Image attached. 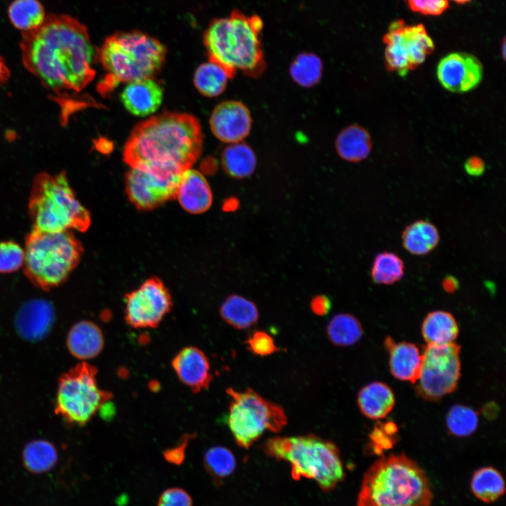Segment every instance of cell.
Masks as SVG:
<instances>
[{
  "label": "cell",
  "instance_id": "1",
  "mask_svg": "<svg viewBox=\"0 0 506 506\" xmlns=\"http://www.w3.org/2000/svg\"><path fill=\"white\" fill-rule=\"evenodd\" d=\"M22 63L63 106L93 79L95 50L88 30L67 15L46 16L37 28L23 32Z\"/></svg>",
  "mask_w": 506,
  "mask_h": 506
},
{
  "label": "cell",
  "instance_id": "2",
  "mask_svg": "<svg viewBox=\"0 0 506 506\" xmlns=\"http://www.w3.org/2000/svg\"><path fill=\"white\" fill-rule=\"evenodd\" d=\"M202 145L201 126L194 116L167 112L135 126L123 158L130 168L179 181L200 157Z\"/></svg>",
  "mask_w": 506,
  "mask_h": 506
},
{
  "label": "cell",
  "instance_id": "3",
  "mask_svg": "<svg viewBox=\"0 0 506 506\" xmlns=\"http://www.w3.org/2000/svg\"><path fill=\"white\" fill-rule=\"evenodd\" d=\"M432 498L422 468L403 453L390 454L364 474L357 506H431Z\"/></svg>",
  "mask_w": 506,
  "mask_h": 506
},
{
  "label": "cell",
  "instance_id": "4",
  "mask_svg": "<svg viewBox=\"0 0 506 506\" xmlns=\"http://www.w3.org/2000/svg\"><path fill=\"white\" fill-rule=\"evenodd\" d=\"M262 27L258 16H247L238 11L213 20L203 36L209 60L219 64L233 76L237 71H259L264 62Z\"/></svg>",
  "mask_w": 506,
  "mask_h": 506
},
{
  "label": "cell",
  "instance_id": "5",
  "mask_svg": "<svg viewBox=\"0 0 506 506\" xmlns=\"http://www.w3.org/2000/svg\"><path fill=\"white\" fill-rule=\"evenodd\" d=\"M28 212L32 229L42 232H84L91 223L89 211L77 200L64 171L34 177Z\"/></svg>",
  "mask_w": 506,
  "mask_h": 506
},
{
  "label": "cell",
  "instance_id": "6",
  "mask_svg": "<svg viewBox=\"0 0 506 506\" xmlns=\"http://www.w3.org/2000/svg\"><path fill=\"white\" fill-rule=\"evenodd\" d=\"M96 56L107 72L105 84L113 87L152 78L164 63L167 49L156 38L134 30L107 37Z\"/></svg>",
  "mask_w": 506,
  "mask_h": 506
},
{
  "label": "cell",
  "instance_id": "7",
  "mask_svg": "<svg viewBox=\"0 0 506 506\" xmlns=\"http://www.w3.org/2000/svg\"><path fill=\"white\" fill-rule=\"evenodd\" d=\"M264 451L289 462L294 479H313L325 491L335 488L345 476L336 445L314 435L271 438L265 443Z\"/></svg>",
  "mask_w": 506,
  "mask_h": 506
},
{
  "label": "cell",
  "instance_id": "8",
  "mask_svg": "<svg viewBox=\"0 0 506 506\" xmlns=\"http://www.w3.org/2000/svg\"><path fill=\"white\" fill-rule=\"evenodd\" d=\"M81 242L70 231L32 229L25 238L24 273L36 287L49 290L63 283L79 262Z\"/></svg>",
  "mask_w": 506,
  "mask_h": 506
},
{
  "label": "cell",
  "instance_id": "9",
  "mask_svg": "<svg viewBox=\"0 0 506 506\" xmlns=\"http://www.w3.org/2000/svg\"><path fill=\"white\" fill-rule=\"evenodd\" d=\"M231 398L228 425L238 446H252L266 431L279 432L287 424L284 410L251 389L243 391L226 389Z\"/></svg>",
  "mask_w": 506,
  "mask_h": 506
},
{
  "label": "cell",
  "instance_id": "10",
  "mask_svg": "<svg viewBox=\"0 0 506 506\" xmlns=\"http://www.w3.org/2000/svg\"><path fill=\"white\" fill-rule=\"evenodd\" d=\"M97 372L95 366L82 361L60 376L55 412L68 423L86 424L112 398L98 387Z\"/></svg>",
  "mask_w": 506,
  "mask_h": 506
},
{
  "label": "cell",
  "instance_id": "11",
  "mask_svg": "<svg viewBox=\"0 0 506 506\" xmlns=\"http://www.w3.org/2000/svg\"><path fill=\"white\" fill-rule=\"evenodd\" d=\"M383 42L387 70L401 77L419 67L434 50V43L422 24L408 25L403 20L390 24Z\"/></svg>",
  "mask_w": 506,
  "mask_h": 506
},
{
  "label": "cell",
  "instance_id": "12",
  "mask_svg": "<svg viewBox=\"0 0 506 506\" xmlns=\"http://www.w3.org/2000/svg\"><path fill=\"white\" fill-rule=\"evenodd\" d=\"M460 351L454 342L427 344L416 385L423 398L437 401L455 389L460 377Z\"/></svg>",
  "mask_w": 506,
  "mask_h": 506
},
{
  "label": "cell",
  "instance_id": "13",
  "mask_svg": "<svg viewBox=\"0 0 506 506\" xmlns=\"http://www.w3.org/2000/svg\"><path fill=\"white\" fill-rule=\"evenodd\" d=\"M125 301V320L134 328L157 327L172 306L167 288L157 278L145 280Z\"/></svg>",
  "mask_w": 506,
  "mask_h": 506
},
{
  "label": "cell",
  "instance_id": "14",
  "mask_svg": "<svg viewBox=\"0 0 506 506\" xmlns=\"http://www.w3.org/2000/svg\"><path fill=\"white\" fill-rule=\"evenodd\" d=\"M179 181L161 179L130 168L126 174V191L129 200L140 209H152L176 197Z\"/></svg>",
  "mask_w": 506,
  "mask_h": 506
},
{
  "label": "cell",
  "instance_id": "15",
  "mask_svg": "<svg viewBox=\"0 0 506 506\" xmlns=\"http://www.w3.org/2000/svg\"><path fill=\"white\" fill-rule=\"evenodd\" d=\"M436 75L440 84L453 93H465L475 89L483 78V65L474 55L455 52L441 58Z\"/></svg>",
  "mask_w": 506,
  "mask_h": 506
},
{
  "label": "cell",
  "instance_id": "16",
  "mask_svg": "<svg viewBox=\"0 0 506 506\" xmlns=\"http://www.w3.org/2000/svg\"><path fill=\"white\" fill-rule=\"evenodd\" d=\"M252 123L249 109L237 100L219 103L209 119L213 134L219 141L228 144L243 141L250 132Z\"/></svg>",
  "mask_w": 506,
  "mask_h": 506
},
{
  "label": "cell",
  "instance_id": "17",
  "mask_svg": "<svg viewBox=\"0 0 506 506\" xmlns=\"http://www.w3.org/2000/svg\"><path fill=\"white\" fill-rule=\"evenodd\" d=\"M171 365L179 380L194 393L207 389L212 380L209 361L197 347L181 349L173 358Z\"/></svg>",
  "mask_w": 506,
  "mask_h": 506
},
{
  "label": "cell",
  "instance_id": "18",
  "mask_svg": "<svg viewBox=\"0 0 506 506\" xmlns=\"http://www.w3.org/2000/svg\"><path fill=\"white\" fill-rule=\"evenodd\" d=\"M55 319L53 305L43 299L24 303L17 311L15 326L18 333L29 341H38L50 331Z\"/></svg>",
  "mask_w": 506,
  "mask_h": 506
},
{
  "label": "cell",
  "instance_id": "19",
  "mask_svg": "<svg viewBox=\"0 0 506 506\" xmlns=\"http://www.w3.org/2000/svg\"><path fill=\"white\" fill-rule=\"evenodd\" d=\"M121 101L131 114L145 117L154 113L163 98L162 86L152 78L127 83L123 89Z\"/></svg>",
  "mask_w": 506,
  "mask_h": 506
},
{
  "label": "cell",
  "instance_id": "20",
  "mask_svg": "<svg viewBox=\"0 0 506 506\" xmlns=\"http://www.w3.org/2000/svg\"><path fill=\"white\" fill-rule=\"evenodd\" d=\"M176 197L181 206L191 214L203 213L212 203V193L207 179L191 168L182 174Z\"/></svg>",
  "mask_w": 506,
  "mask_h": 506
},
{
  "label": "cell",
  "instance_id": "21",
  "mask_svg": "<svg viewBox=\"0 0 506 506\" xmlns=\"http://www.w3.org/2000/svg\"><path fill=\"white\" fill-rule=\"evenodd\" d=\"M389 353V367L392 375L400 380L415 383L420 376L422 354L414 344L396 342L390 337L384 341Z\"/></svg>",
  "mask_w": 506,
  "mask_h": 506
},
{
  "label": "cell",
  "instance_id": "22",
  "mask_svg": "<svg viewBox=\"0 0 506 506\" xmlns=\"http://www.w3.org/2000/svg\"><path fill=\"white\" fill-rule=\"evenodd\" d=\"M104 337L100 328L92 321L76 323L69 330L67 346L70 353L80 360L97 356L104 347Z\"/></svg>",
  "mask_w": 506,
  "mask_h": 506
},
{
  "label": "cell",
  "instance_id": "23",
  "mask_svg": "<svg viewBox=\"0 0 506 506\" xmlns=\"http://www.w3.org/2000/svg\"><path fill=\"white\" fill-rule=\"evenodd\" d=\"M395 404L394 394L386 384L375 382L363 387L358 395V405L367 417L379 420L385 417Z\"/></svg>",
  "mask_w": 506,
  "mask_h": 506
},
{
  "label": "cell",
  "instance_id": "24",
  "mask_svg": "<svg viewBox=\"0 0 506 506\" xmlns=\"http://www.w3.org/2000/svg\"><path fill=\"white\" fill-rule=\"evenodd\" d=\"M335 148L343 160L358 162L368 157L372 149V140L368 131L358 124H351L342 130L337 136Z\"/></svg>",
  "mask_w": 506,
  "mask_h": 506
},
{
  "label": "cell",
  "instance_id": "25",
  "mask_svg": "<svg viewBox=\"0 0 506 506\" xmlns=\"http://www.w3.org/2000/svg\"><path fill=\"white\" fill-rule=\"evenodd\" d=\"M458 332L459 328L455 318L444 311L429 313L422 325V335L427 344L453 343Z\"/></svg>",
  "mask_w": 506,
  "mask_h": 506
},
{
  "label": "cell",
  "instance_id": "26",
  "mask_svg": "<svg viewBox=\"0 0 506 506\" xmlns=\"http://www.w3.org/2000/svg\"><path fill=\"white\" fill-rule=\"evenodd\" d=\"M223 170L231 177L242 179L251 176L257 167L252 148L243 141L229 144L221 154Z\"/></svg>",
  "mask_w": 506,
  "mask_h": 506
},
{
  "label": "cell",
  "instance_id": "27",
  "mask_svg": "<svg viewBox=\"0 0 506 506\" xmlns=\"http://www.w3.org/2000/svg\"><path fill=\"white\" fill-rule=\"evenodd\" d=\"M439 242L436 227L432 223L418 220L408 225L402 233L403 247L410 253L424 255L434 249Z\"/></svg>",
  "mask_w": 506,
  "mask_h": 506
},
{
  "label": "cell",
  "instance_id": "28",
  "mask_svg": "<svg viewBox=\"0 0 506 506\" xmlns=\"http://www.w3.org/2000/svg\"><path fill=\"white\" fill-rule=\"evenodd\" d=\"M220 315L226 323L239 330L251 327L259 318L256 304L238 294L226 298L220 307Z\"/></svg>",
  "mask_w": 506,
  "mask_h": 506
},
{
  "label": "cell",
  "instance_id": "29",
  "mask_svg": "<svg viewBox=\"0 0 506 506\" xmlns=\"http://www.w3.org/2000/svg\"><path fill=\"white\" fill-rule=\"evenodd\" d=\"M470 487L474 495L484 502L490 503L500 498L505 491V484L501 473L493 467L476 470Z\"/></svg>",
  "mask_w": 506,
  "mask_h": 506
},
{
  "label": "cell",
  "instance_id": "30",
  "mask_svg": "<svg viewBox=\"0 0 506 506\" xmlns=\"http://www.w3.org/2000/svg\"><path fill=\"white\" fill-rule=\"evenodd\" d=\"M233 75L219 64L209 60L196 69L193 82L197 91L208 97H216L225 90Z\"/></svg>",
  "mask_w": 506,
  "mask_h": 506
},
{
  "label": "cell",
  "instance_id": "31",
  "mask_svg": "<svg viewBox=\"0 0 506 506\" xmlns=\"http://www.w3.org/2000/svg\"><path fill=\"white\" fill-rule=\"evenodd\" d=\"M58 461L56 447L48 441L37 439L28 443L22 451V462L28 471L41 474L51 470Z\"/></svg>",
  "mask_w": 506,
  "mask_h": 506
},
{
  "label": "cell",
  "instance_id": "32",
  "mask_svg": "<svg viewBox=\"0 0 506 506\" xmlns=\"http://www.w3.org/2000/svg\"><path fill=\"white\" fill-rule=\"evenodd\" d=\"M8 13L11 23L23 32L37 28L46 18L44 8L38 0H15Z\"/></svg>",
  "mask_w": 506,
  "mask_h": 506
},
{
  "label": "cell",
  "instance_id": "33",
  "mask_svg": "<svg viewBox=\"0 0 506 506\" xmlns=\"http://www.w3.org/2000/svg\"><path fill=\"white\" fill-rule=\"evenodd\" d=\"M363 329L358 320L348 313L335 316L327 327V335L330 342L339 346H348L356 343L362 337Z\"/></svg>",
  "mask_w": 506,
  "mask_h": 506
},
{
  "label": "cell",
  "instance_id": "34",
  "mask_svg": "<svg viewBox=\"0 0 506 506\" xmlns=\"http://www.w3.org/2000/svg\"><path fill=\"white\" fill-rule=\"evenodd\" d=\"M292 79L299 86L311 87L317 84L322 77L323 63L320 58L312 53L298 55L290 67Z\"/></svg>",
  "mask_w": 506,
  "mask_h": 506
},
{
  "label": "cell",
  "instance_id": "35",
  "mask_svg": "<svg viewBox=\"0 0 506 506\" xmlns=\"http://www.w3.org/2000/svg\"><path fill=\"white\" fill-rule=\"evenodd\" d=\"M404 263L396 254L383 252L376 255L371 268V278L377 284L391 285L404 275Z\"/></svg>",
  "mask_w": 506,
  "mask_h": 506
},
{
  "label": "cell",
  "instance_id": "36",
  "mask_svg": "<svg viewBox=\"0 0 506 506\" xmlns=\"http://www.w3.org/2000/svg\"><path fill=\"white\" fill-rule=\"evenodd\" d=\"M204 465L212 476L223 479L233 472L236 460L229 449L223 446H214L205 454Z\"/></svg>",
  "mask_w": 506,
  "mask_h": 506
},
{
  "label": "cell",
  "instance_id": "37",
  "mask_svg": "<svg viewBox=\"0 0 506 506\" xmlns=\"http://www.w3.org/2000/svg\"><path fill=\"white\" fill-rule=\"evenodd\" d=\"M446 424L450 434L459 437L467 436L476 430L478 415L469 407L455 405L447 415Z\"/></svg>",
  "mask_w": 506,
  "mask_h": 506
},
{
  "label": "cell",
  "instance_id": "38",
  "mask_svg": "<svg viewBox=\"0 0 506 506\" xmlns=\"http://www.w3.org/2000/svg\"><path fill=\"white\" fill-rule=\"evenodd\" d=\"M24 249L13 241L0 242V273H12L23 266Z\"/></svg>",
  "mask_w": 506,
  "mask_h": 506
},
{
  "label": "cell",
  "instance_id": "39",
  "mask_svg": "<svg viewBox=\"0 0 506 506\" xmlns=\"http://www.w3.org/2000/svg\"><path fill=\"white\" fill-rule=\"evenodd\" d=\"M247 344L254 353L259 356H268L278 350L271 337L263 331L254 332L249 336Z\"/></svg>",
  "mask_w": 506,
  "mask_h": 506
},
{
  "label": "cell",
  "instance_id": "40",
  "mask_svg": "<svg viewBox=\"0 0 506 506\" xmlns=\"http://www.w3.org/2000/svg\"><path fill=\"white\" fill-rule=\"evenodd\" d=\"M410 9L428 15H439L448 8V0H407Z\"/></svg>",
  "mask_w": 506,
  "mask_h": 506
},
{
  "label": "cell",
  "instance_id": "41",
  "mask_svg": "<svg viewBox=\"0 0 506 506\" xmlns=\"http://www.w3.org/2000/svg\"><path fill=\"white\" fill-rule=\"evenodd\" d=\"M157 506H192V499L184 490L172 488L163 492Z\"/></svg>",
  "mask_w": 506,
  "mask_h": 506
},
{
  "label": "cell",
  "instance_id": "42",
  "mask_svg": "<svg viewBox=\"0 0 506 506\" xmlns=\"http://www.w3.org/2000/svg\"><path fill=\"white\" fill-rule=\"evenodd\" d=\"M310 306L316 315L325 316L331 309V301L325 295H316L311 299Z\"/></svg>",
  "mask_w": 506,
  "mask_h": 506
},
{
  "label": "cell",
  "instance_id": "43",
  "mask_svg": "<svg viewBox=\"0 0 506 506\" xmlns=\"http://www.w3.org/2000/svg\"><path fill=\"white\" fill-rule=\"evenodd\" d=\"M464 167L469 175L479 176L484 173L485 163L481 157L472 156L466 160Z\"/></svg>",
  "mask_w": 506,
  "mask_h": 506
},
{
  "label": "cell",
  "instance_id": "44",
  "mask_svg": "<svg viewBox=\"0 0 506 506\" xmlns=\"http://www.w3.org/2000/svg\"><path fill=\"white\" fill-rule=\"evenodd\" d=\"M185 444L183 442L181 446L165 451L164 455L167 460L174 464H181L184 459Z\"/></svg>",
  "mask_w": 506,
  "mask_h": 506
},
{
  "label": "cell",
  "instance_id": "45",
  "mask_svg": "<svg viewBox=\"0 0 506 506\" xmlns=\"http://www.w3.org/2000/svg\"><path fill=\"white\" fill-rule=\"evenodd\" d=\"M442 287L446 292L453 293L458 289L459 283L455 277L448 275L443 279Z\"/></svg>",
  "mask_w": 506,
  "mask_h": 506
},
{
  "label": "cell",
  "instance_id": "46",
  "mask_svg": "<svg viewBox=\"0 0 506 506\" xmlns=\"http://www.w3.org/2000/svg\"><path fill=\"white\" fill-rule=\"evenodd\" d=\"M10 77V70L6 65L5 60L0 56V88L3 86Z\"/></svg>",
  "mask_w": 506,
  "mask_h": 506
},
{
  "label": "cell",
  "instance_id": "47",
  "mask_svg": "<svg viewBox=\"0 0 506 506\" xmlns=\"http://www.w3.org/2000/svg\"><path fill=\"white\" fill-rule=\"evenodd\" d=\"M451 1H453L457 4H463L470 1L471 0H451Z\"/></svg>",
  "mask_w": 506,
  "mask_h": 506
},
{
  "label": "cell",
  "instance_id": "48",
  "mask_svg": "<svg viewBox=\"0 0 506 506\" xmlns=\"http://www.w3.org/2000/svg\"><path fill=\"white\" fill-rule=\"evenodd\" d=\"M502 57L505 58V39L503 40V42H502Z\"/></svg>",
  "mask_w": 506,
  "mask_h": 506
}]
</instances>
